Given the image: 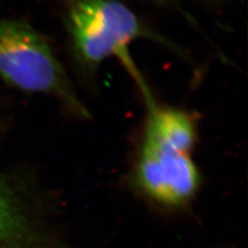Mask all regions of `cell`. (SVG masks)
I'll use <instances>...</instances> for the list:
<instances>
[{"label":"cell","mask_w":248,"mask_h":248,"mask_svg":"<svg viewBox=\"0 0 248 248\" xmlns=\"http://www.w3.org/2000/svg\"><path fill=\"white\" fill-rule=\"evenodd\" d=\"M147 115L141 146L131 174L134 187L158 207L187 206L201 185V174L192 158L198 127L182 108L146 97Z\"/></svg>","instance_id":"6da1fadb"},{"label":"cell","mask_w":248,"mask_h":248,"mask_svg":"<svg viewBox=\"0 0 248 248\" xmlns=\"http://www.w3.org/2000/svg\"><path fill=\"white\" fill-rule=\"evenodd\" d=\"M67 28L77 58L95 68L107 59H118L142 91L149 93L142 74L130 56V45L149 38L166 43L147 28L138 16L119 0H76L69 7Z\"/></svg>","instance_id":"7a4b0ae2"},{"label":"cell","mask_w":248,"mask_h":248,"mask_svg":"<svg viewBox=\"0 0 248 248\" xmlns=\"http://www.w3.org/2000/svg\"><path fill=\"white\" fill-rule=\"evenodd\" d=\"M0 79L52 96L81 117L89 115L49 41L25 21L0 19Z\"/></svg>","instance_id":"3957f363"},{"label":"cell","mask_w":248,"mask_h":248,"mask_svg":"<svg viewBox=\"0 0 248 248\" xmlns=\"http://www.w3.org/2000/svg\"><path fill=\"white\" fill-rule=\"evenodd\" d=\"M26 234V223L19 208L0 186V248H10Z\"/></svg>","instance_id":"277c9868"}]
</instances>
